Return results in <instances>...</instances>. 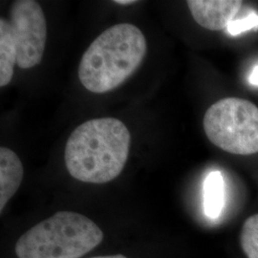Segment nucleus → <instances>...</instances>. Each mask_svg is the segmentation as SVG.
Here are the masks:
<instances>
[{
  "instance_id": "nucleus-7",
  "label": "nucleus",
  "mask_w": 258,
  "mask_h": 258,
  "mask_svg": "<svg viewBox=\"0 0 258 258\" xmlns=\"http://www.w3.org/2000/svg\"><path fill=\"white\" fill-rule=\"evenodd\" d=\"M23 166L19 157L9 148H0V212L18 191L23 179Z\"/></svg>"
},
{
  "instance_id": "nucleus-10",
  "label": "nucleus",
  "mask_w": 258,
  "mask_h": 258,
  "mask_svg": "<svg viewBox=\"0 0 258 258\" xmlns=\"http://www.w3.org/2000/svg\"><path fill=\"white\" fill-rule=\"evenodd\" d=\"M240 244L248 258H258V213L244 222Z\"/></svg>"
},
{
  "instance_id": "nucleus-11",
  "label": "nucleus",
  "mask_w": 258,
  "mask_h": 258,
  "mask_svg": "<svg viewBox=\"0 0 258 258\" xmlns=\"http://www.w3.org/2000/svg\"><path fill=\"white\" fill-rule=\"evenodd\" d=\"M254 28H258V15L251 13L243 19H233L228 25L227 30L231 36H238Z\"/></svg>"
},
{
  "instance_id": "nucleus-9",
  "label": "nucleus",
  "mask_w": 258,
  "mask_h": 258,
  "mask_svg": "<svg viewBox=\"0 0 258 258\" xmlns=\"http://www.w3.org/2000/svg\"><path fill=\"white\" fill-rule=\"evenodd\" d=\"M225 205V182L219 171H212L204 182L203 206L205 214L212 219L221 215Z\"/></svg>"
},
{
  "instance_id": "nucleus-6",
  "label": "nucleus",
  "mask_w": 258,
  "mask_h": 258,
  "mask_svg": "<svg viewBox=\"0 0 258 258\" xmlns=\"http://www.w3.org/2000/svg\"><path fill=\"white\" fill-rule=\"evenodd\" d=\"M186 3L194 20L211 31L228 27L243 4L240 0H188Z\"/></svg>"
},
{
  "instance_id": "nucleus-4",
  "label": "nucleus",
  "mask_w": 258,
  "mask_h": 258,
  "mask_svg": "<svg viewBox=\"0 0 258 258\" xmlns=\"http://www.w3.org/2000/svg\"><path fill=\"white\" fill-rule=\"evenodd\" d=\"M204 130L214 146L235 155L258 152V107L240 98H225L207 110Z\"/></svg>"
},
{
  "instance_id": "nucleus-5",
  "label": "nucleus",
  "mask_w": 258,
  "mask_h": 258,
  "mask_svg": "<svg viewBox=\"0 0 258 258\" xmlns=\"http://www.w3.org/2000/svg\"><path fill=\"white\" fill-rule=\"evenodd\" d=\"M9 21L17 48V65L30 69L40 63L47 40L46 19L39 3L34 0L14 1Z\"/></svg>"
},
{
  "instance_id": "nucleus-14",
  "label": "nucleus",
  "mask_w": 258,
  "mask_h": 258,
  "mask_svg": "<svg viewBox=\"0 0 258 258\" xmlns=\"http://www.w3.org/2000/svg\"><path fill=\"white\" fill-rule=\"evenodd\" d=\"M91 258H127L124 255L121 254H116V255H106V256H96V257Z\"/></svg>"
},
{
  "instance_id": "nucleus-12",
  "label": "nucleus",
  "mask_w": 258,
  "mask_h": 258,
  "mask_svg": "<svg viewBox=\"0 0 258 258\" xmlns=\"http://www.w3.org/2000/svg\"><path fill=\"white\" fill-rule=\"evenodd\" d=\"M249 82L250 84L258 86V65L252 69L251 74L249 75Z\"/></svg>"
},
{
  "instance_id": "nucleus-2",
  "label": "nucleus",
  "mask_w": 258,
  "mask_h": 258,
  "mask_svg": "<svg viewBox=\"0 0 258 258\" xmlns=\"http://www.w3.org/2000/svg\"><path fill=\"white\" fill-rule=\"evenodd\" d=\"M147 51V39L138 27L128 23L114 25L84 52L79 65L80 81L90 92H109L138 69Z\"/></svg>"
},
{
  "instance_id": "nucleus-8",
  "label": "nucleus",
  "mask_w": 258,
  "mask_h": 258,
  "mask_svg": "<svg viewBox=\"0 0 258 258\" xmlns=\"http://www.w3.org/2000/svg\"><path fill=\"white\" fill-rule=\"evenodd\" d=\"M17 48L8 19H0V86L9 84L17 64Z\"/></svg>"
},
{
  "instance_id": "nucleus-13",
  "label": "nucleus",
  "mask_w": 258,
  "mask_h": 258,
  "mask_svg": "<svg viewBox=\"0 0 258 258\" xmlns=\"http://www.w3.org/2000/svg\"><path fill=\"white\" fill-rule=\"evenodd\" d=\"M114 2L117 3V4H119V5H123V6L137 3V1H135V0H116V1H114Z\"/></svg>"
},
{
  "instance_id": "nucleus-3",
  "label": "nucleus",
  "mask_w": 258,
  "mask_h": 258,
  "mask_svg": "<svg viewBox=\"0 0 258 258\" xmlns=\"http://www.w3.org/2000/svg\"><path fill=\"white\" fill-rule=\"evenodd\" d=\"M103 239L102 230L83 214L58 212L25 232L16 245L19 258H80Z\"/></svg>"
},
{
  "instance_id": "nucleus-1",
  "label": "nucleus",
  "mask_w": 258,
  "mask_h": 258,
  "mask_svg": "<svg viewBox=\"0 0 258 258\" xmlns=\"http://www.w3.org/2000/svg\"><path fill=\"white\" fill-rule=\"evenodd\" d=\"M131 135L115 118L87 120L75 129L65 146V165L75 179L108 183L120 175L128 158Z\"/></svg>"
}]
</instances>
